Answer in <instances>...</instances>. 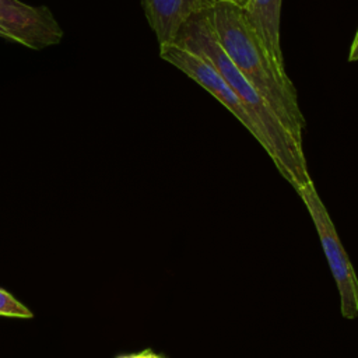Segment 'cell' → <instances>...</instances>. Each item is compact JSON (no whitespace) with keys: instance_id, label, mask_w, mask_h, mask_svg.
Listing matches in <instances>:
<instances>
[{"instance_id":"cell-10","label":"cell","mask_w":358,"mask_h":358,"mask_svg":"<svg viewBox=\"0 0 358 358\" xmlns=\"http://www.w3.org/2000/svg\"><path fill=\"white\" fill-rule=\"evenodd\" d=\"M214 1H228V3H232V4L238 6V7H241V8H245L249 0H214Z\"/></svg>"},{"instance_id":"cell-9","label":"cell","mask_w":358,"mask_h":358,"mask_svg":"<svg viewBox=\"0 0 358 358\" xmlns=\"http://www.w3.org/2000/svg\"><path fill=\"white\" fill-rule=\"evenodd\" d=\"M355 60H358V28H357L355 36L351 42L350 52H348V62H355Z\"/></svg>"},{"instance_id":"cell-3","label":"cell","mask_w":358,"mask_h":358,"mask_svg":"<svg viewBox=\"0 0 358 358\" xmlns=\"http://www.w3.org/2000/svg\"><path fill=\"white\" fill-rule=\"evenodd\" d=\"M295 190L303 201L316 228L323 253L340 295L341 315L348 320L355 319L358 317V277L337 235L333 220L330 218L329 211L312 180L303 183Z\"/></svg>"},{"instance_id":"cell-2","label":"cell","mask_w":358,"mask_h":358,"mask_svg":"<svg viewBox=\"0 0 358 358\" xmlns=\"http://www.w3.org/2000/svg\"><path fill=\"white\" fill-rule=\"evenodd\" d=\"M207 14L229 60L266 99L292 138L302 145L305 117L299 108L296 88L288 74L273 63L246 22L243 8L228 1H215Z\"/></svg>"},{"instance_id":"cell-8","label":"cell","mask_w":358,"mask_h":358,"mask_svg":"<svg viewBox=\"0 0 358 358\" xmlns=\"http://www.w3.org/2000/svg\"><path fill=\"white\" fill-rule=\"evenodd\" d=\"M117 358H166L161 354H157L151 350H144L141 352H136V354H127V355H120Z\"/></svg>"},{"instance_id":"cell-7","label":"cell","mask_w":358,"mask_h":358,"mask_svg":"<svg viewBox=\"0 0 358 358\" xmlns=\"http://www.w3.org/2000/svg\"><path fill=\"white\" fill-rule=\"evenodd\" d=\"M0 316L28 319L32 317V312L20 301H17L10 292L0 288Z\"/></svg>"},{"instance_id":"cell-1","label":"cell","mask_w":358,"mask_h":358,"mask_svg":"<svg viewBox=\"0 0 358 358\" xmlns=\"http://www.w3.org/2000/svg\"><path fill=\"white\" fill-rule=\"evenodd\" d=\"M207 10L193 14L180 27L172 43L204 57L217 69L250 115L259 133V144L294 189L312 180L302 145L292 138L266 99L229 60L211 28Z\"/></svg>"},{"instance_id":"cell-4","label":"cell","mask_w":358,"mask_h":358,"mask_svg":"<svg viewBox=\"0 0 358 358\" xmlns=\"http://www.w3.org/2000/svg\"><path fill=\"white\" fill-rule=\"evenodd\" d=\"M0 38L29 49H43L57 45L63 29L48 7L29 6L21 0H0Z\"/></svg>"},{"instance_id":"cell-6","label":"cell","mask_w":358,"mask_h":358,"mask_svg":"<svg viewBox=\"0 0 358 358\" xmlns=\"http://www.w3.org/2000/svg\"><path fill=\"white\" fill-rule=\"evenodd\" d=\"M281 4L282 0H249L243 15L273 63L287 73L280 38Z\"/></svg>"},{"instance_id":"cell-5","label":"cell","mask_w":358,"mask_h":358,"mask_svg":"<svg viewBox=\"0 0 358 358\" xmlns=\"http://www.w3.org/2000/svg\"><path fill=\"white\" fill-rule=\"evenodd\" d=\"M144 15L159 48L176 38L180 27L196 13L210 8L214 0H140Z\"/></svg>"}]
</instances>
